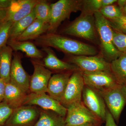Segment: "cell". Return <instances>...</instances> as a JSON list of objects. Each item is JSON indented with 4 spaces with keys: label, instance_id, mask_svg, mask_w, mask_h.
<instances>
[{
    "label": "cell",
    "instance_id": "cell-22",
    "mask_svg": "<svg viewBox=\"0 0 126 126\" xmlns=\"http://www.w3.org/2000/svg\"><path fill=\"white\" fill-rule=\"evenodd\" d=\"M34 126H65V118L53 111L42 110Z\"/></svg>",
    "mask_w": 126,
    "mask_h": 126
},
{
    "label": "cell",
    "instance_id": "cell-19",
    "mask_svg": "<svg viewBox=\"0 0 126 126\" xmlns=\"http://www.w3.org/2000/svg\"><path fill=\"white\" fill-rule=\"evenodd\" d=\"M7 45L11 47L15 52L21 51L25 53L27 57L32 59H40L44 57V54L36 47V46L30 41H19L9 40Z\"/></svg>",
    "mask_w": 126,
    "mask_h": 126
},
{
    "label": "cell",
    "instance_id": "cell-25",
    "mask_svg": "<svg viewBox=\"0 0 126 126\" xmlns=\"http://www.w3.org/2000/svg\"><path fill=\"white\" fill-rule=\"evenodd\" d=\"M117 0H82L81 14L94 15L103 7L115 4Z\"/></svg>",
    "mask_w": 126,
    "mask_h": 126
},
{
    "label": "cell",
    "instance_id": "cell-38",
    "mask_svg": "<svg viewBox=\"0 0 126 126\" xmlns=\"http://www.w3.org/2000/svg\"><path fill=\"white\" fill-rule=\"evenodd\" d=\"M99 125H96V124H85V125H82V126H100Z\"/></svg>",
    "mask_w": 126,
    "mask_h": 126
},
{
    "label": "cell",
    "instance_id": "cell-15",
    "mask_svg": "<svg viewBox=\"0 0 126 126\" xmlns=\"http://www.w3.org/2000/svg\"><path fill=\"white\" fill-rule=\"evenodd\" d=\"M39 1L12 0L10 6L7 9L5 20L14 23L26 16L31 13Z\"/></svg>",
    "mask_w": 126,
    "mask_h": 126
},
{
    "label": "cell",
    "instance_id": "cell-24",
    "mask_svg": "<svg viewBox=\"0 0 126 126\" xmlns=\"http://www.w3.org/2000/svg\"><path fill=\"white\" fill-rule=\"evenodd\" d=\"M36 19L34 9L29 15L14 22L10 31L9 40L16 39Z\"/></svg>",
    "mask_w": 126,
    "mask_h": 126
},
{
    "label": "cell",
    "instance_id": "cell-10",
    "mask_svg": "<svg viewBox=\"0 0 126 126\" xmlns=\"http://www.w3.org/2000/svg\"><path fill=\"white\" fill-rule=\"evenodd\" d=\"M99 94L115 121H118L126 104V96L122 90V86H117Z\"/></svg>",
    "mask_w": 126,
    "mask_h": 126
},
{
    "label": "cell",
    "instance_id": "cell-14",
    "mask_svg": "<svg viewBox=\"0 0 126 126\" xmlns=\"http://www.w3.org/2000/svg\"><path fill=\"white\" fill-rule=\"evenodd\" d=\"M13 55L10 82L27 93L30 91V77L24 69L21 64L22 55L17 52H15Z\"/></svg>",
    "mask_w": 126,
    "mask_h": 126
},
{
    "label": "cell",
    "instance_id": "cell-37",
    "mask_svg": "<svg viewBox=\"0 0 126 126\" xmlns=\"http://www.w3.org/2000/svg\"><path fill=\"white\" fill-rule=\"evenodd\" d=\"M122 89L126 96V84L122 86Z\"/></svg>",
    "mask_w": 126,
    "mask_h": 126
},
{
    "label": "cell",
    "instance_id": "cell-28",
    "mask_svg": "<svg viewBox=\"0 0 126 126\" xmlns=\"http://www.w3.org/2000/svg\"><path fill=\"white\" fill-rule=\"evenodd\" d=\"M13 23L10 21L5 20L0 25V49L7 45Z\"/></svg>",
    "mask_w": 126,
    "mask_h": 126
},
{
    "label": "cell",
    "instance_id": "cell-23",
    "mask_svg": "<svg viewBox=\"0 0 126 126\" xmlns=\"http://www.w3.org/2000/svg\"><path fill=\"white\" fill-rule=\"evenodd\" d=\"M110 70L120 86L126 84V54L110 63Z\"/></svg>",
    "mask_w": 126,
    "mask_h": 126
},
{
    "label": "cell",
    "instance_id": "cell-16",
    "mask_svg": "<svg viewBox=\"0 0 126 126\" xmlns=\"http://www.w3.org/2000/svg\"><path fill=\"white\" fill-rule=\"evenodd\" d=\"M73 72L58 73L52 75L47 87L48 94L60 102L63 96L69 80Z\"/></svg>",
    "mask_w": 126,
    "mask_h": 126
},
{
    "label": "cell",
    "instance_id": "cell-34",
    "mask_svg": "<svg viewBox=\"0 0 126 126\" xmlns=\"http://www.w3.org/2000/svg\"><path fill=\"white\" fill-rule=\"evenodd\" d=\"M116 3L123 15L126 16V0H118Z\"/></svg>",
    "mask_w": 126,
    "mask_h": 126
},
{
    "label": "cell",
    "instance_id": "cell-33",
    "mask_svg": "<svg viewBox=\"0 0 126 126\" xmlns=\"http://www.w3.org/2000/svg\"><path fill=\"white\" fill-rule=\"evenodd\" d=\"M6 84L2 79L0 78V103L3 102L4 98Z\"/></svg>",
    "mask_w": 126,
    "mask_h": 126
},
{
    "label": "cell",
    "instance_id": "cell-3",
    "mask_svg": "<svg viewBox=\"0 0 126 126\" xmlns=\"http://www.w3.org/2000/svg\"><path fill=\"white\" fill-rule=\"evenodd\" d=\"M62 32L64 34L78 37L99 45L94 15L81 14L63 29Z\"/></svg>",
    "mask_w": 126,
    "mask_h": 126
},
{
    "label": "cell",
    "instance_id": "cell-17",
    "mask_svg": "<svg viewBox=\"0 0 126 126\" xmlns=\"http://www.w3.org/2000/svg\"><path fill=\"white\" fill-rule=\"evenodd\" d=\"M46 56L43 60V63L47 68L58 73L74 72L79 70L76 65L60 59L53 50L49 47H43Z\"/></svg>",
    "mask_w": 126,
    "mask_h": 126
},
{
    "label": "cell",
    "instance_id": "cell-6",
    "mask_svg": "<svg viewBox=\"0 0 126 126\" xmlns=\"http://www.w3.org/2000/svg\"><path fill=\"white\" fill-rule=\"evenodd\" d=\"M66 62L73 64L83 72L109 71L110 63L101 55L94 56H77L68 55Z\"/></svg>",
    "mask_w": 126,
    "mask_h": 126
},
{
    "label": "cell",
    "instance_id": "cell-31",
    "mask_svg": "<svg viewBox=\"0 0 126 126\" xmlns=\"http://www.w3.org/2000/svg\"><path fill=\"white\" fill-rule=\"evenodd\" d=\"M14 110L5 102L0 103V126L6 122Z\"/></svg>",
    "mask_w": 126,
    "mask_h": 126
},
{
    "label": "cell",
    "instance_id": "cell-18",
    "mask_svg": "<svg viewBox=\"0 0 126 126\" xmlns=\"http://www.w3.org/2000/svg\"><path fill=\"white\" fill-rule=\"evenodd\" d=\"M27 95V93L9 82L6 84L3 102L16 109L24 105Z\"/></svg>",
    "mask_w": 126,
    "mask_h": 126
},
{
    "label": "cell",
    "instance_id": "cell-4",
    "mask_svg": "<svg viewBox=\"0 0 126 126\" xmlns=\"http://www.w3.org/2000/svg\"><path fill=\"white\" fill-rule=\"evenodd\" d=\"M82 0H59L50 4L49 27L47 33H56L61 23L70 18L72 13L81 11Z\"/></svg>",
    "mask_w": 126,
    "mask_h": 126
},
{
    "label": "cell",
    "instance_id": "cell-7",
    "mask_svg": "<svg viewBox=\"0 0 126 126\" xmlns=\"http://www.w3.org/2000/svg\"><path fill=\"white\" fill-rule=\"evenodd\" d=\"M85 86L83 72L80 70L73 72L60 103L66 108L82 102V95Z\"/></svg>",
    "mask_w": 126,
    "mask_h": 126
},
{
    "label": "cell",
    "instance_id": "cell-20",
    "mask_svg": "<svg viewBox=\"0 0 126 126\" xmlns=\"http://www.w3.org/2000/svg\"><path fill=\"white\" fill-rule=\"evenodd\" d=\"M49 27L48 23L35 19L23 33L15 40L27 41L30 40H35L46 32H48Z\"/></svg>",
    "mask_w": 126,
    "mask_h": 126
},
{
    "label": "cell",
    "instance_id": "cell-9",
    "mask_svg": "<svg viewBox=\"0 0 126 126\" xmlns=\"http://www.w3.org/2000/svg\"><path fill=\"white\" fill-rule=\"evenodd\" d=\"M39 60H31L33 66L34 72L30 77L29 90L31 93H46L49 82L52 77V72Z\"/></svg>",
    "mask_w": 126,
    "mask_h": 126
},
{
    "label": "cell",
    "instance_id": "cell-1",
    "mask_svg": "<svg viewBox=\"0 0 126 126\" xmlns=\"http://www.w3.org/2000/svg\"><path fill=\"white\" fill-rule=\"evenodd\" d=\"M35 41L40 47H52L69 55L94 56L98 53L93 46L56 33L43 34Z\"/></svg>",
    "mask_w": 126,
    "mask_h": 126
},
{
    "label": "cell",
    "instance_id": "cell-2",
    "mask_svg": "<svg viewBox=\"0 0 126 126\" xmlns=\"http://www.w3.org/2000/svg\"><path fill=\"white\" fill-rule=\"evenodd\" d=\"M94 16L101 55L110 63L123 53L119 52L113 44V30L108 20L99 12L94 13Z\"/></svg>",
    "mask_w": 126,
    "mask_h": 126
},
{
    "label": "cell",
    "instance_id": "cell-27",
    "mask_svg": "<svg viewBox=\"0 0 126 126\" xmlns=\"http://www.w3.org/2000/svg\"><path fill=\"white\" fill-rule=\"evenodd\" d=\"M99 12L107 19H113L123 16L120 8L116 3L102 8Z\"/></svg>",
    "mask_w": 126,
    "mask_h": 126
},
{
    "label": "cell",
    "instance_id": "cell-30",
    "mask_svg": "<svg viewBox=\"0 0 126 126\" xmlns=\"http://www.w3.org/2000/svg\"><path fill=\"white\" fill-rule=\"evenodd\" d=\"M108 20L113 29L126 34V16Z\"/></svg>",
    "mask_w": 126,
    "mask_h": 126
},
{
    "label": "cell",
    "instance_id": "cell-11",
    "mask_svg": "<svg viewBox=\"0 0 126 126\" xmlns=\"http://www.w3.org/2000/svg\"><path fill=\"white\" fill-rule=\"evenodd\" d=\"M35 107L23 105L14 109L6 123V126H34L40 115Z\"/></svg>",
    "mask_w": 126,
    "mask_h": 126
},
{
    "label": "cell",
    "instance_id": "cell-12",
    "mask_svg": "<svg viewBox=\"0 0 126 126\" xmlns=\"http://www.w3.org/2000/svg\"><path fill=\"white\" fill-rule=\"evenodd\" d=\"M24 105L39 106L44 110L53 111L64 118L66 116L67 110L60 102L46 93L35 94L31 93L27 94Z\"/></svg>",
    "mask_w": 126,
    "mask_h": 126
},
{
    "label": "cell",
    "instance_id": "cell-26",
    "mask_svg": "<svg viewBox=\"0 0 126 126\" xmlns=\"http://www.w3.org/2000/svg\"><path fill=\"white\" fill-rule=\"evenodd\" d=\"M50 4L46 0H39L34 8L36 19L49 24L50 18Z\"/></svg>",
    "mask_w": 126,
    "mask_h": 126
},
{
    "label": "cell",
    "instance_id": "cell-5",
    "mask_svg": "<svg viewBox=\"0 0 126 126\" xmlns=\"http://www.w3.org/2000/svg\"><path fill=\"white\" fill-rule=\"evenodd\" d=\"M65 126H79L88 124L101 126L102 121L84 104L82 101L67 108Z\"/></svg>",
    "mask_w": 126,
    "mask_h": 126
},
{
    "label": "cell",
    "instance_id": "cell-35",
    "mask_svg": "<svg viewBox=\"0 0 126 126\" xmlns=\"http://www.w3.org/2000/svg\"><path fill=\"white\" fill-rule=\"evenodd\" d=\"M12 0H0V8L7 9L11 5Z\"/></svg>",
    "mask_w": 126,
    "mask_h": 126
},
{
    "label": "cell",
    "instance_id": "cell-29",
    "mask_svg": "<svg viewBox=\"0 0 126 126\" xmlns=\"http://www.w3.org/2000/svg\"><path fill=\"white\" fill-rule=\"evenodd\" d=\"M113 43L118 50L126 54V34L113 30Z\"/></svg>",
    "mask_w": 126,
    "mask_h": 126
},
{
    "label": "cell",
    "instance_id": "cell-39",
    "mask_svg": "<svg viewBox=\"0 0 126 126\" xmlns=\"http://www.w3.org/2000/svg\"></svg>",
    "mask_w": 126,
    "mask_h": 126
},
{
    "label": "cell",
    "instance_id": "cell-21",
    "mask_svg": "<svg viewBox=\"0 0 126 126\" xmlns=\"http://www.w3.org/2000/svg\"><path fill=\"white\" fill-rule=\"evenodd\" d=\"M13 52L11 47L7 45L0 49V78L6 83L10 82Z\"/></svg>",
    "mask_w": 126,
    "mask_h": 126
},
{
    "label": "cell",
    "instance_id": "cell-8",
    "mask_svg": "<svg viewBox=\"0 0 126 126\" xmlns=\"http://www.w3.org/2000/svg\"><path fill=\"white\" fill-rule=\"evenodd\" d=\"M85 86L98 93L119 85L111 72H83Z\"/></svg>",
    "mask_w": 126,
    "mask_h": 126
},
{
    "label": "cell",
    "instance_id": "cell-36",
    "mask_svg": "<svg viewBox=\"0 0 126 126\" xmlns=\"http://www.w3.org/2000/svg\"><path fill=\"white\" fill-rule=\"evenodd\" d=\"M7 9L0 8V25L5 20L7 16Z\"/></svg>",
    "mask_w": 126,
    "mask_h": 126
},
{
    "label": "cell",
    "instance_id": "cell-32",
    "mask_svg": "<svg viewBox=\"0 0 126 126\" xmlns=\"http://www.w3.org/2000/svg\"><path fill=\"white\" fill-rule=\"evenodd\" d=\"M105 122L106 123L105 126H117L115 119L108 109L106 112Z\"/></svg>",
    "mask_w": 126,
    "mask_h": 126
},
{
    "label": "cell",
    "instance_id": "cell-13",
    "mask_svg": "<svg viewBox=\"0 0 126 126\" xmlns=\"http://www.w3.org/2000/svg\"><path fill=\"white\" fill-rule=\"evenodd\" d=\"M82 99V101L86 107L103 122H105L107 109L102 96L96 91L85 85Z\"/></svg>",
    "mask_w": 126,
    "mask_h": 126
}]
</instances>
